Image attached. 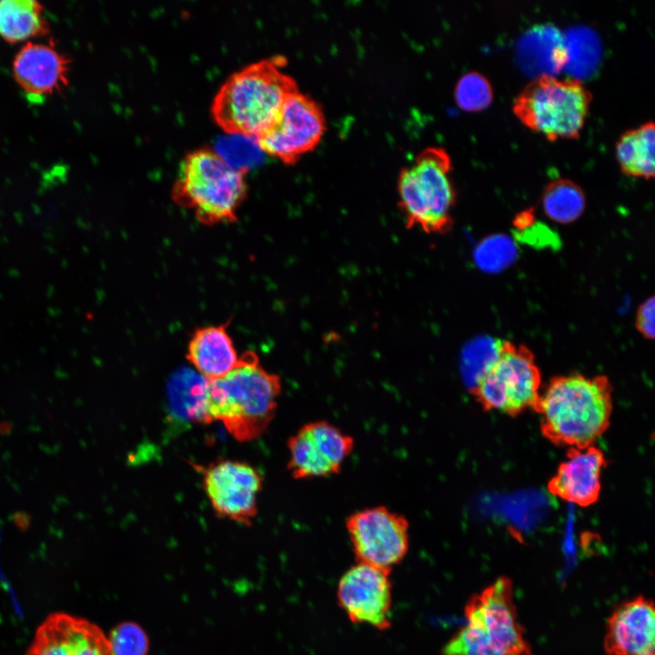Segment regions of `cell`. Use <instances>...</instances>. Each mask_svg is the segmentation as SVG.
Wrapping results in <instances>:
<instances>
[{"instance_id":"cell-1","label":"cell","mask_w":655,"mask_h":655,"mask_svg":"<svg viewBox=\"0 0 655 655\" xmlns=\"http://www.w3.org/2000/svg\"><path fill=\"white\" fill-rule=\"evenodd\" d=\"M613 387L605 375L573 373L552 378L534 411L541 434L558 447L585 448L610 425Z\"/></svg>"},{"instance_id":"cell-2","label":"cell","mask_w":655,"mask_h":655,"mask_svg":"<svg viewBox=\"0 0 655 655\" xmlns=\"http://www.w3.org/2000/svg\"><path fill=\"white\" fill-rule=\"evenodd\" d=\"M282 383L254 351L240 356L224 377L206 380L204 422L217 420L239 442L259 438L276 415Z\"/></svg>"},{"instance_id":"cell-3","label":"cell","mask_w":655,"mask_h":655,"mask_svg":"<svg viewBox=\"0 0 655 655\" xmlns=\"http://www.w3.org/2000/svg\"><path fill=\"white\" fill-rule=\"evenodd\" d=\"M287 59L276 55L231 74L213 98L211 115L225 132L256 137L272 121L284 100L298 90L284 71Z\"/></svg>"},{"instance_id":"cell-4","label":"cell","mask_w":655,"mask_h":655,"mask_svg":"<svg viewBox=\"0 0 655 655\" xmlns=\"http://www.w3.org/2000/svg\"><path fill=\"white\" fill-rule=\"evenodd\" d=\"M248 192L247 169L236 167L211 147L196 148L180 162L171 189L177 206L203 225L231 224Z\"/></svg>"},{"instance_id":"cell-5","label":"cell","mask_w":655,"mask_h":655,"mask_svg":"<svg viewBox=\"0 0 655 655\" xmlns=\"http://www.w3.org/2000/svg\"><path fill=\"white\" fill-rule=\"evenodd\" d=\"M464 611L466 624L445 644L443 655H532L509 577L474 594Z\"/></svg>"},{"instance_id":"cell-6","label":"cell","mask_w":655,"mask_h":655,"mask_svg":"<svg viewBox=\"0 0 655 655\" xmlns=\"http://www.w3.org/2000/svg\"><path fill=\"white\" fill-rule=\"evenodd\" d=\"M451 170V158L440 146L426 147L400 170L398 206L408 228L428 234H445L451 229L457 198Z\"/></svg>"},{"instance_id":"cell-7","label":"cell","mask_w":655,"mask_h":655,"mask_svg":"<svg viewBox=\"0 0 655 655\" xmlns=\"http://www.w3.org/2000/svg\"><path fill=\"white\" fill-rule=\"evenodd\" d=\"M591 99L579 79L541 74L518 94L512 110L526 126L553 141L579 135Z\"/></svg>"},{"instance_id":"cell-8","label":"cell","mask_w":655,"mask_h":655,"mask_svg":"<svg viewBox=\"0 0 655 655\" xmlns=\"http://www.w3.org/2000/svg\"><path fill=\"white\" fill-rule=\"evenodd\" d=\"M541 381L535 356L527 346L498 340L494 357L479 373L471 394L485 412L517 417L534 409Z\"/></svg>"},{"instance_id":"cell-9","label":"cell","mask_w":655,"mask_h":655,"mask_svg":"<svg viewBox=\"0 0 655 655\" xmlns=\"http://www.w3.org/2000/svg\"><path fill=\"white\" fill-rule=\"evenodd\" d=\"M325 130L319 104L297 90L284 100L272 121L255 138L262 151L292 165L318 145Z\"/></svg>"},{"instance_id":"cell-10","label":"cell","mask_w":655,"mask_h":655,"mask_svg":"<svg viewBox=\"0 0 655 655\" xmlns=\"http://www.w3.org/2000/svg\"><path fill=\"white\" fill-rule=\"evenodd\" d=\"M346 528L358 562L391 571L408 551V520L385 506L352 513Z\"/></svg>"},{"instance_id":"cell-11","label":"cell","mask_w":655,"mask_h":655,"mask_svg":"<svg viewBox=\"0 0 655 655\" xmlns=\"http://www.w3.org/2000/svg\"><path fill=\"white\" fill-rule=\"evenodd\" d=\"M203 489L217 518L250 526L262 490L261 473L247 462L217 459L201 469Z\"/></svg>"},{"instance_id":"cell-12","label":"cell","mask_w":655,"mask_h":655,"mask_svg":"<svg viewBox=\"0 0 655 655\" xmlns=\"http://www.w3.org/2000/svg\"><path fill=\"white\" fill-rule=\"evenodd\" d=\"M354 439L324 420L304 424L287 440V469L296 479L330 477L338 473L354 449Z\"/></svg>"},{"instance_id":"cell-13","label":"cell","mask_w":655,"mask_h":655,"mask_svg":"<svg viewBox=\"0 0 655 655\" xmlns=\"http://www.w3.org/2000/svg\"><path fill=\"white\" fill-rule=\"evenodd\" d=\"M389 570L358 562L341 577L338 604L348 619L378 630L390 627L392 590Z\"/></svg>"},{"instance_id":"cell-14","label":"cell","mask_w":655,"mask_h":655,"mask_svg":"<svg viewBox=\"0 0 655 655\" xmlns=\"http://www.w3.org/2000/svg\"><path fill=\"white\" fill-rule=\"evenodd\" d=\"M26 655H111L96 624L66 613L49 615L36 630Z\"/></svg>"},{"instance_id":"cell-15","label":"cell","mask_w":655,"mask_h":655,"mask_svg":"<svg viewBox=\"0 0 655 655\" xmlns=\"http://www.w3.org/2000/svg\"><path fill=\"white\" fill-rule=\"evenodd\" d=\"M606 655H655V610L642 595L625 600L611 612L604 635Z\"/></svg>"},{"instance_id":"cell-16","label":"cell","mask_w":655,"mask_h":655,"mask_svg":"<svg viewBox=\"0 0 655 655\" xmlns=\"http://www.w3.org/2000/svg\"><path fill=\"white\" fill-rule=\"evenodd\" d=\"M607 465L605 454L595 445L568 448L566 458L549 480L547 489L564 501L590 507L599 500L601 473Z\"/></svg>"},{"instance_id":"cell-17","label":"cell","mask_w":655,"mask_h":655,"mask_svg":"<svg viewBox=\"0 0 655 655\" xmlns=\"http://www.w3.org/2000/svg\"><path fill=\"white\" fill-rule=\"evenodd\" d=\"M68 72L69 60L50 44L26 42L13 61L16 84L35 103L66 87Z\"/></svg>"},{"instance_id":"cell-18","label":"cell","mask_w":655,"mask_h":655,"mask_svg":"<svg viewBox=\"0 0 655 655\" xmlns=\"http://www.w3.org/2000/svg\"><path fill=\"white\" fill-rule=\"evenodd\" d=\"M230 320L217 325L203 326L191 334L186 358L198 375L206 380L218 379L238 363V356L228 331Z\"/></svg>"},{"instance_id":"cell-19","label":"cell","mask_w":655,"mask_h":655,"mask_svg":"<svg viewBox=\"0 0 655 655\" xmlns=\"http://www.w3.org/2000/svg\"><path fill=\"white\" fill-rule=\"evenodd\" d=\"M620 170L626 175L649 179L654 176L655 129L652 121L626 130L615 146Z\"/></svg>"},{"instance_id":"cell-20","label":"cell","mask_w":655,"mask_h":655,"mask_svg":"<svg viewBox=\"0 0 655 655\" xmlns=\"http://www.w3.org/2000/svg\"><path fill=\"white\" fill-rule=\"evenodd\" d=\"M44 6L34 0H0V37L19 43L48 33Z\"/></svg>"},{"instance_id":"cell-21","label":"cell","mask_w":655,"mask_h":655,"mask_svg":"<svg viewBox=\"0 0 655 655\" xmlns=\"http://www.w3.org/2000/svg\"><path fill=\"white\" fill-rule=\"evenodd\" d=\"M541 203L543 211L549 219L566 225L574 222L582 215L586 197L576 182L569 178H558L546 186Z\"/></svg>"},{"instance_id":"cell-22","label":"cell","mask_w":655,"mask_h":655,"mask_svg":"<svg viewBox=\"0 0 655 655\" xmlns=\"http://www.w3.org/2000/svg\"><path fill=\"white\" fill-rule=\"evenodd\" d=\"M455 98L464 110L477 111L486 108L493 99L489 81L480 73L470 71L457 82Z\"/></svg>"},{"instance_id":"cell-23","label":"cell","mask_w":655,"mask_h":655,"mask_svg":"<svg viewBox=\"0 0 655 655\" xmlns=\"http://www.w3.org/2000/svg\"><path fill=\"white\" fill-rule=\"evenodd\" d=\"M107 640L111 655H146L149 648L145 630L130 621L115 627Z\"/></svg>"},{"instance_id":"cell-24","label":"cell","mask_w":655,"mask_h":655,"mask_svg":"<svg viewBox=\"0 0 655 655\" xmlns=\"http://www.w3.org/2000/svg\"><path fill=\"white\" fill-rule=\"evenodd\" d=\"M654 297L644 300L638 307L635 317V327L639 333L647 339H653L655 335V304Z\"/></svg>"}]
</instances>
